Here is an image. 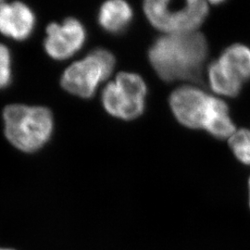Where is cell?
I'll use <instances>...</instances> for the list:
<instances>
[{
	"label": "cell",
	"instance_id": "d6986e66",
	"mask_svg": "<svg viewBox=\"0 0 250 250\" xmlns=\"http://www.w3.org/2000/svg\"><path fill=\"white\" fill-rule=\"evenodd\" d=\"M1 3H2V1H0V5H1Z\"/></svg>",
	"mask_w": 250,
	"mask_h": 250
},
{
	"label": "cell",
	"instance_id": "2e32d148",
	"mask_svg": "<svg viewBox=\"0 0 250 250\" xmlns=\"http://www.w3.org/2000/svg\"><path fill=\"white\" fill-rule=\"evenodd\" d=\"M249 192H250V178H249Z\"/></svg>",
	"mask_w": 250,
	"mask_h": 250
},
{
	"label": "cell",
	"instance_id": "8992f818",
	"mask_svg": "<svg viewBox=\"0 0 250 250\" xmlns=\"http://www.w3.org/2000/svg\"><path fill=\"white\" fill-rule=\"evenodd\" d=\"M45 52L54 60L71 58L84 44L86 33L84 27L76 19L69 18L62 24L50 23L46 28Z\"/></svg>",
	"mask_w": 250,
	"mask_h": 250
},
{
	"label": "cell",
	"instance_id": "9a60e30c",
	"mask_svg": "<svg viewBox=\"0 0 250 250\" xmlns=\"http://www.w3.org/2000/svg\"><path fill=\"white\" fill-rule=\"evenodd\" d=\"M11 81V57L9 48L0 44V89L9 85Z\"/></svg>",
	"mask_w": 250,
	"mask_h": 250
},
{
	"label": "cell",
	"instance_id": "7a4b0ae2",
	"mask_svg": "<svg viewBox=\"0 0 250 250\" xmlns=\"http://www.w3.org/2000/svg\"><path fill=\"white\" fill-rule=\"evenodd\" d=\"M3 121L7 139L27 153L43 147L53 132V116L47 107L9 105L4 108Z\"/></svg>",
	"mask_w": 250,
	"mask_h": 250
},
{
	"label": "cell",
	"instance_id": "277c9868",
	"mask_svg": "<svg viewBox=\"0 0 250 250\" xmlns=\"http://www.w3.org/2000/svg\"><path fill=\"white\" fill-rule=\"evenodd\" d=\"M115 66V58L103 48L93 50L80 62L73 63L63 73V88L83 99L94 96L99 83L106 80Z\"/></svg>",
	"mask_w": 250,
	"mask_h": 250
},
{
	"label": "cell",
	"instance_id": "5bb4252c",
	"mask_svg": "<svg viewBox=\"0 0 250 250\" xmlns=\"http://www.w3.org/2000/svg\"><path fill=\"white\" fill-rule=\"evenodd\" d=\"M229 146L238 161L250 166V129L237 130L229 139Z\"/></svg>",
	"mask_w": 250,
	"mask_h": 250
},
{
	"label": "cell",
	"instance_id": "30bf717a",
	"mask_svg": "<svg viewBox=\"0 0 250 250\" xmlns=\"http://www.w3.org/2000/svg\"><path fill=\"white\" fill-rule=\"evenodd\" d=\"M232 77L244 83L250 80V47L243 44L228 46L218 60Z\"/></svg>",
	"mask_w": 250,
	"mask_h": 250
},
{
	"label": "cell",
	"instance_id": "9c48e42d",
	"mask_svg": "<svg viewBox=\"0 0 250 250\" xmlns=\"http://www.w3.org/2000/svg\"><path fill=\"white\" fill-rule=\"evenodd\" d=\"M132 19L133 10L125 1H108L99 10L100 26L111 34L123 33L129 26Z\"/></svg>",
	"mask_w": 250,
	"mask_h": 250
},
{
	"label": "cell",
	"instance_id": "52a82bcc",
	"mask_svg": "<svg viewBox=\"0 0 250 250\" xmlns=\"http://www.w3.org/2000/svg\"><path fill=\"white\" fill-rule=\"evenodd\" d=\"M36 24L33 10L22 2L0 5V33L15 40H24L32 35Z\"/></svg>",
	"mask_w": 250,
	"mask_h": 250
},
{
	"label": "cell",
	"instance_id": "4fadbf2b",
	"mask_svg": "<svg viewBox=\"0 0 250 250\" xmlns=\"http://www.w3.org/2000/svg\"><path fill=\"white\" fill-rule=\"evenodd\" d=\"M118 87L129 96L137 99L145 100L146 95V86L143 79L134 73L121 72L117 75Z\"/></svg>",
	"mask_w": 250,
	"mask_h": 250
},
{
	"label": "cell",
	"instance_id": "6da1fadb",
	"mask_svg": "<svg viewBox=\"0 0 250 250\" xmlns=\"http://www.w3.org/2000/svg\"><path fill=\"white\" fill-rule=\"evenodd\" d=\"M208 43L201 33L191 32L162 36L148 52L152 67L165 82H202Z\"/></svg>",
	"mask_w": 250,
	"mask_h": 250
},
{
	"label": "cell",
	"instance_id": "e0dca14e",
	"mask_svg": "<svg viewBox=\"0 0 250 250\" xmlns=\"http://www.w3.org/2000/svg\"><path fill=\"white\" fill-rule=\"evenodd\" d=\"M0 250H9V249H0Z\"/></svg>",
	"mask_w": 250,
	"mask_h": 250
},
{
	"label": "cell",
	"instance_id": "ba28073f",
	"mask_svg": "<svg viewBox=\"0 0 250 250\" xmlns=\"http://www.w3.org/2000/svg\"><path fill=\"white\" fill-rule=\"evenodd\" d=\"M102 102L109 114L124 120L136 119L145 110V100L129 96L113 82L109 83L103 91Z\"/></svg>",
	"mask_w": 250,
	"mask_h": 250
},
{
	"label": "cell",
	"instance_id": "5b68a950",
	"mask_svg": "<svg viewBox=\"0 0 250 250\" xmlns=\"http://www.w3.org/2000/svg\"><path fill=\"white\" fill-rule=\"evenodd\" d=\"M213 98L202 90L183 86L171 94L170 105L182 125L193 129H204Z\"/></svg>",
	"mask_w": 250,
	"mask_h": 250
},
{
	"label": "cell",
	"instance_id": "7c38bea8",
	"mask_svg": "<svg viewBox=\"0 0 250 250\" xmlns=\"http://www.w3.org/2000/svg\"><path fill=\"white\" fill-rule=\"evenodd\" d=\"M208 73L210 86L218 95L235 98L240 94L243 83L232 77L218 61L208 66Z\"/></svg>",
	"mask_w": 250,
	"mask_h": 250
},
{
	"label": "cell",
	"instance_id": "8fae6325",
	"mask_svg": "<svg viewBox=\"0 0 250 250\" xmlns=\"http://www.w3.org/2000/svg\"><path fill=\"white\" fill-rule=\"evenodd\" d=\"M204 129L218 139H230L237 131L230 116L229 107L224 100L213 98L211 110Z\"/></svg>",
	"mask_w": 250,
	"mask_h": 250
},
{
	"label": "cell",
	"instance_id": "ac0fdd59",
	"mask_svg": "<svg viewBox=\"0 0 250 250\" xmlns=\"http://www.w3.org/2000/svg\"></svg>",
	"mask_w": 250,
	"mask_h": 250
},
{
	"label": "cell",
	"instance_id": "3957f363",
	"mask_svg": "<svg viewBox=\"0 0 250 250\" xmlns=\"http://www.w3.org/2000/svg\"><path fill=\"white\" fill-rule=\"evenodd\" d=\"M144 10L152 25L163 32L185 34L196 32L208 14L205 1H188L180 6L171 1H146Z\"/></svg>",
	"mask_w": 250,
	"mask_h": 250
}]
</instances>
